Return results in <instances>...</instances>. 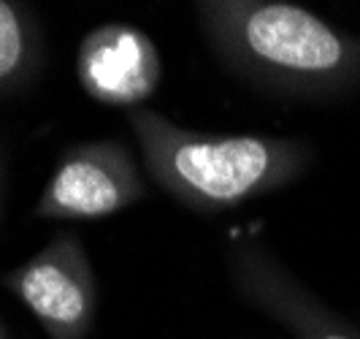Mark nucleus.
<instances>
[{
    "instance_id": "f257e3e1",
    "label": "nucleus",
    "mask_w": 360,
    "mask_h": 339,
    "mask_svg": "<svg viewBox=\"0 0 360 339\" xmlns=\"http://www.w3.org/2000/svg\"><path fill=\"white\" fill-rule=\"evenodd\" d=\"M195 17L217 60L255 87L333 98L360 85V38L285 0H200Z\"/></svg>"
},
{
    "instance_id": "f03ea898",
    "label": "nucleus",
    "mask_w": 360,
    "mask_h": 339,
    "mask_svg": "<svg viewBox=\"0 0 360 339\" xmlns=\"http://www.w3.org/2000/svg\"><path fill=\"white\" fill-rule=\"evenodd\" d=\"M130 130L155 185L195 212H225L288 187L311 166V144L271 133H203L160 111L130 109Z\"/></svg>"
},
{
    "instance_id": "7ed1b4c3",
    "label": "nucleus",
    "mask_w": 360,
    "mask_h": 339,
    "mask_svg": "<svg viewBox=\"0 0 360 339\" xmlns=\"http://www.w3.org/2000/svg\"><path fill=\"white\" fill-rule=\"evenodd\" d=\"M8 290L49 339H90L98 315V283L87 247L71 231H57L25 264L0 274Z\"/></svg>"
},
{
    "instance_id": "20e7f679",
    "label": "nucleus",
    "mask_w": 360,
    "mask_h": 339,
    "mask_svg": "<svg viewBox=\"0 0 360 339\" xmlns=\"http://www.w3.org/2000/svg\"><path fill=\"white\" fill-rule=\"evenodd\" d=\"M146 182L130 147L95 139L68 147L44 185L33 214L41 220H98L144 201Z\"/></svg>"
},
{
    "instance_id": "39448f33",
    "label": "nucleus",
    "mask_w": 360,
    "mask_h": 339,
    "mask_svg": "<svg viewBox=\"0 0 360 339\" xmlns=\"http://www.w3.org/2000/svg\"><path fill=\"white\" fill-rule=\"evenodd\" d=\"M225 258L236 293L295 339H360L358 326L304 285L260 236L231 239Z\"/></svg>"
},
{
    "instance_id": "423d86ee",
    "label": "nucleus",
    "mask_w": 360,
    "mask_h": 339,
    "mask_svg": "<svg viewBox=\"0 0 360 339\" xmlns=\"http://www.w3.org/2000/svg\"><path fill=\"white\" fill-rule=\"evenodd\" d=\"M76 79L103 106L139 109L160 87L162 57L141 27L108 22L79 41Z\"/></svg>"
},
{
    "instance_id": "0eeeda50",
    "label": "nucleus",
    "mask_w": 360,
    "mask_h": 339,
    "mask_svg": "<svg viewBox=\"0 0 360 339\" xmlns=\"http://www.w3.org/2000/svg\"><path fill=\"white\" fill-rule=\"evenodd\" d=\"M44 57V27L36 8L19 0H0V101L33 87Z\"/></svg>"
},
{
    "instance_id": "6e6552de",
    "label": "nucleus",
    "mask_w": 360,
    "mask_h": 339,
    "mask_svg": "<svg viewBox=\"0 0 360 339\" xmlns=\"http://www.w3.org/2000/svg\"><path fill=\"white\" fill-rule=\"evenodd\" d=\"M3 204H6V155L0 149V217H3Z\"/></svg>"
},
{
    "instance_id": "1a4fd4ad",
    "label": "nucleus",
    "mask_w": 360,
    "mask_h": 339,
    "mask_svg": "<svg viewBox=\"0 0 360 339\" xmlns=\"http://www.w3.org/2000/svg\"><path fill=\"white\" fill-rule=\"evenodd\" d=\"M0 339H11V334H8V328H6L3 321H0Z\"/></svg>"
}]
</instances>
